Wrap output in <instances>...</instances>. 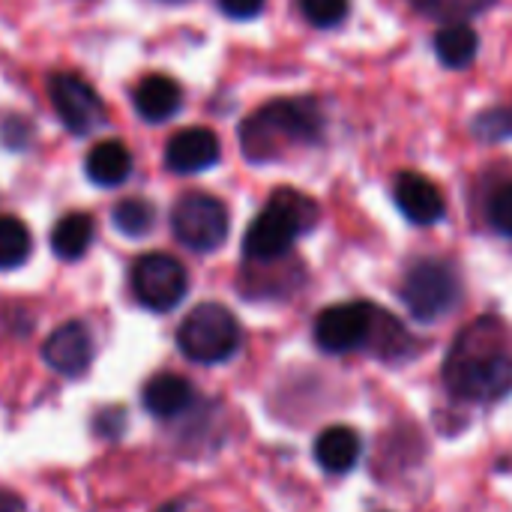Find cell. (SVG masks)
Returning <instances> with one entry per match:
<instances>
[{
	"label": "cell",
	"mask_w": 512,
	"mask_h": 512,
	"mask_svg": "<svg viewBox=\"0 0 512 512\" xmlns=\"http://www.w3.org/2000/svg\"><path fill=\"white\" fill-rule=\"evenodd\" d=\"M33 240L21 219L0 216V270H15L30 258Z\"/></svg>",
	"instance_id": "ffe728a7"
},
{
	"label": "cell",
	"mask_w": 512,
	"mask_h": 512,
	"mask_svg": "<svg viewBox=\"0 0 512 512\" xmlns=\"http://www.w3.org/2000/svg\"><path fill=\"white\" fill-rule=\"evenodd\" d=\"M171 231L192 252H216L231 231L228 207L210 192H186L171 210Z\"/></svg>",
	"instance_id": "52a82bcc"
},
{
	"label": "cell",
	"mask_w": 512,
	"mask_h": 512,
	"mask_svg": "<svg viewBox=\"0 0 512 512\" xmlns=\"http://www.w3.org/2000/svg\"><path fill=\"white\" fill-rule=\"evenodd\" d=\"M42 363L63 378H81L93 363V336L81 321L60 324L42 345Z\"/></svg>",
	"instance_id": "30bf717a"
},
{
	"label": "cell",
	"mask_w": 512,
	"mask_h": 512,
	"mask_svg": "<svg viewBox=\"0 0 512 512\" xmlns=\"http://www.w3.org/2000/svg\"><path fill=\"white\" fill-rule=\"evenodd\" d=\"M510 330L501 318L486 315L468 324L444 363V384L462 402H498L512 390Z\"/></svg>",
	"instance_id": "6da1fadb"
},
{
	"label": "cell",
	"mask_w": 512,
	"mask_h": 512,
	"mask_svg": "<svg viewBox=\"0 0 512 512\" xmlns=\"http://www.w3.org/2000/svg\"><path fill=\"white\" fill-rule=\"evenodd\" d=\"M480 36L468 21H447L435 33V54L447 69H468L477 60Z\"/></svg>",
	"instance_id": "e0dca14e"
},
{
	"label": "cell",
	"mask_w": 512,
	"mask_h": 512,
	"mask_svg": "<svg viewBox=\"0 0 512 512\" xmlns=\"http://www.w3.org/2000/svg\"><path fill=\"white\" fill-rule=\"evenodd\" d=\"M243 345L240 321L222 303H198L177 327V348L198 366L228 363Z\"/></svg>",
	"instance_id": "5b68a950"
},
{
	"label": "cell",
	"mask_w": 512,
	"mask_h": 512,
	"mask_svg": "<svg viewBox=\"0 0 512 512\" xmlns=\"http://www.w3.org/2000/svg\"><path fill=\"white\" fill-rule=\"evenodd\" d=\"M315 345L324 354L375 351L381 360H402L411 354L408 330L381 306L354 300L327 306L315 318Z\"/></svg>",
	"instance_id": "3957f363"
},
{
	"label": "cell",
	"mask_w": 512,
	"mask_h": 512,
	"mask_svg": "<svg viewBox=\"0 0 512 512\" xmlns=\"http://www.w3.org/2000/svg\"><path fill=\"white\" fill-rule=\"evenodd\" d=\"M141 402L156 420H177L195 405V387L183 375L159 372L144 384Z\"/></svg>",
	"instance_id": "4fadbf2b"
},
{
	"label": "cell",
	"mask_w": 512,
	"mask_h": 512,
	"mask_svg": "<svg viewBox=\"0 0 512 512\" xmlns=\"http://www.w3.org/2000/svg\"><path fill=\"white\" fill-rule=\"evenodd\" d=\"M495 0H411V6L429 18L438 21H468L480 12H486Z\"/></svg>",
	"instance_id": "44dd1931"
},
{
	"label": "cell",
	"mask_w": 512,
	"mask_h": 512,
	"mask_svg": "<svg viewBox=\"0 0 512 512\" xmlns=\"http://www.w3.org/2000/svg\"><path fill=\"white\" fill-rule=\"evenodd\" d=\"M165 3H186V0H165Z\"/></svg>",
	"instance_id": "f546056e"
},
{
	"label": "cell",
	"mask_w": 512,
	"mask_h": 512,
	"mask_svg": "<svg viewBox=\"0 0 512 512\" xmlns=\"http://www.w3.org/2000/svg\"><path fill=\"white\" fill-rule=\"evenodd\" d=\"M84 171L87 177L96 183V186H120L129 180L132 174V153L123 141L117 138H108V141H99L87 150L84 156Z\"/></svg>",
	"instance_id": "9a60e30c"
},
{
	"label": "cell",
	"mask_w": 512,
	"mask_h": 512,
	"mask_svg": "<svg viewBox=\"0 0 512 512\" xmlns=\"http://www.w3.org/2000/svg\"><path fill=\"white\" fill-rule=\"evenodd\" d=\"M132 102H135V111L141 114V120L165 123L183 108V87L171 75L153 72V75L141 78V84L132 93Z\"/></svg>",
	"instance_id": "5bb4252c"
},
{
	"label": "cell",
	"mask_w": 512,
	"mask_h": 512,
	"mask_svg": "<svg viewBox=\"0 0 512 512\" xmlns=\"http://www.w3.org/2000/svg\"><path fill=\"white\" fill-rule=\"evenodd\" d=\"M363 453V441L351 426H330L315 438V462L327 474H348Z\"/></svg>",
	"instance_id": "2e32d148"
},
{
	"label": "cell",
	"mask_w": 512,
	"mask_h": 512,
	"mask_svg": "<svg viewBox=\"0 0 512 512\" xmlns=\"http://www.w3.org/2000/svg\"><path fill=\"white\" fill-rule=\"evenodd\" d=\"M393 198L402 216L414 225H435L447 213V198L444 192L417 171H402L393 183Z\"/></svg>",
	"instance_id": "8fae6325"
},
{
	"label": "cell",
	"mask_w": 512,
	"mask_h": 512,
	"mask_svg": "<svg viewBox=\"0 0 512 512\" xmlns=\"http://www.w3.org/2000/svg\"><path fill=\"white\" fill-rule=\"evenodd\" d=\"M132 294L150 312H171L189 291L186 267L165 252H147L132 264Z\"/></svg>",
	"instance_id": "ba28073f"
},
{
	"label": "cell",
	"mask_w": 512,
	"mask_h": 512,
	"mask_svg": "<svg viewBox=\"0 0 512 512\" xmlns=\"http://www.w3.org/2000/svg\"><path fill=\"white\" fill-rule=\"evenodd\" d=\"M471 132L480 138V141H489V144H498V141H507L512 138V99L504 105H495V108H486L474 117V126Z\"/></svg>",
	"instance_id": "7402d4cb"
},
{
	"label": "cell",
	"mask_w": 512,
	"mask_h": 512,
	"mask_svg": "<svg viewBox=\"0 0 512 512\" xmlns=\"http://www.w3.org/2000/svg\"><path fill=\"white\" fill-rule=\"evenodd\" d=\"M0 512H24V501L9 492H0Z\"/></svg>",
	"instance_id": "83f0119b"
},
{
	"label": "cell",
	"mask_w": 512,
	"mask_h": 512,
	"mask_svg": "<svg viewBox=\"0 0 512 512\" xmlns=\"http://www.w3.org/2000/svg\"><path fill=\"white\" fill-rule=\"evenodd\" d=\"M96 234V222L87 213H66L51 228V249L60 261H78L87 255Z\"/></svg>",
	"instance_id": "ac0fdd59"
},
{
	"label": "cell",
	"mask_w": 512,
	"mask_h": 512,
	"mask_svg": "<svg viewBox=\"0 0 512 512\" xmlns=\"http://www.w3.org/2000/svg\"><path fill=\"white\" fill-rule=\"evenodd\" d=\"M264 6H267V0H219V9L234 21H249V18L261 15Z\"/></svg>",
	"instance_id": "484cf974"
},
{
	"label": "cell",
	"mask_w": 512,
	"mask_h": 512,
	"mask_svg": "<svg viewBox=\"0 0 512 512\" xmlns=\"http://www.w3.org/2000/svg\"><path fill=\"white\" fill-rule=\"evenodd\" d=\"M321 135L324 111L312 96L273 99L240 123V150L252 165H267L294 150L315 147Z\"/></svg>",
	"instance_id": "7a4b0ae2"
},
{
	"label": "cell",
	"mask_w": 512,
	"mask_h": 512,
	"mask_svg": "<svg viewBox=\"0 0 512 512\" xmlns=\"http://www.w3.org/2000/svg\"><path fill=\"white\" fill-rule=\"evenodd\" d=\"M219 159H222V144H219L216 132H210L204 126L180 129L165 147V165L174 174H201V171L213 168Z\"/></svg>",
	"instance_id": "7c38bea8"
},
{
	"label": "cell",
	"mask_w": 512,
	"mask_h": 512,
	"mask_svg": "<svg viewBox=\"0 0 512 512\" xmlns=\"http://www.w3.org/2000/svg\"><path fill=\"white\" fill-rule=\"evenodd\" d=\"M30 135H33V129H30L27 117H6L0 123V138L6 147H27Z\"/></svg>",
	"instance_id": "d4e9b609"
},
{
	"label": "cell",
	"mask_w": 512,
	"mask_h": 512,
	"mask_svg": "<svg viewBox=\"0 0 512 512\" xmlns=\"http://www.w3.org/2000/svg\"><path fill=\"white\" fill-rule=\"evenodd\" d=\"M297 6H300V15L312 27H321V30L342 24L348 18V9H351L348 0H297Z\"/></svg>",
	"instance_id": "603a6c76"
},
{
	"label": "cell",
	"mask_w": 512,
	"mask_h": 512,
	"mask_svg": "<svg viewBox=\"0 0 512 512\" xmlns=\"http://www.w3.org/2000/svg\"><path fill=\"white\" fill-rule=\"evenodd\" d=\"M399 297L414 321L435 324V321L447 318L462 300L459 270L450 261L423 258L408 267V273L399 285Z\"/></svg>",
	"instance_id": "8992f818"
},
{
	"label": "cell",
	"mask_w": 512,
	"mask_h": 512,
	"mask_svg": "<svg viewBox=\"0 0 512 512\" xmlns=\"http://www.w3.org/2000/svg\"><path fill=\"white\" fill-rule=\"evenodd\" d=\"M120 417H126V411H123V408L102 411V414L96 417V432H99L102 438H117V435L123 432V426H114V420H120Z\"/></svg>",
	"instance_id": "4316f807"
},
{
	"label": "cell",
	"mask_w": 512,
	"mask_h": 512,
	"mask_svg": "<svg viewBox=\"0 0 512 512\" xmlns=\"http://www.w3.org/2000/svg\"><path fill=\"white\" fill-rule=\"evenodd\" d=\"M486 216H489V225L501 237H510L512 240V180L492 192V198L486 204Z\"/></svg>",
	"instance_id": "cb8c5ba5"
},
{
	"label": "cell",
	"mask_w": 512,
	"mask_h": 512,
	"mask_svg": "<svg viewBox=\"0 0 512 512\" xmlns=\"http://www.w3.org/2000/svg\"><path fill=\"white\" fill-rule=\"evenodd\" d=\"M318 219L321 210L315 198L291 186L276 189L243 234V258L249 264L282 261L291 255L294 243L318 225Z\"/></svg>",
	"instance_id": "277c9868"
},
{
	"label": "cell",
	"mask_w": 512,
	"mask_h": 512,
	"mask_svg": "<svg viewBox=\"0 0 512 512\" xmlns=\"http://www.w3.org/2000/svg\"><path fill=\"white\" fill-rule=\"evenodd\" d=\"M111 222L123 237H147L156 225V207L147 198H123L114 204Z\"/></svg>",
	"instance_id": "d6986e66"
},
{
	"label": "cell",
	"mask_w": 512,
	"mask_h": 512,
	"mask_svg": "<svg viewBox=\"0 0 512 512\" xmlns=\"http://www.w3.org/2000/svg\"><path fill=\"white\" fill-rule=\"evenodd\" d=\"M48 93L51 105L72 135H90L105 123V105L99 93L75 72H54L48 78Z\"/></svg>",
	"instance_id": "9c48e42d"
},
{
	"label": "cell",
	"mask_w": 512,
	"mask_h": 512,
	"mask_svg": "<svg viewBox=\"0 0 512 512\" xmlns=\"http://www.w3.org/2000/svg\"><path fill=\"white\" fill-rule=\"evenodd\" d=\"M183 510V504H177V501H171V504H165V507H159L156 512H180Z\"/></svg>",
	"instance_id": "f1b7e54d"
}]
</instances>
